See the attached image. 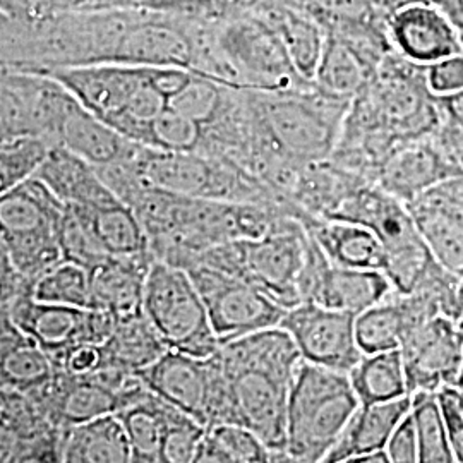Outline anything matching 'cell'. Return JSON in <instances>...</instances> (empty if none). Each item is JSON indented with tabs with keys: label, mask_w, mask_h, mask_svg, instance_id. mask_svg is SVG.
Instances as JSON below:
<instances>
[{
	"label": "cell",
	"mask_w": 463,
	"mask_h": 463,
	"mask_svg": "<svg viewBox=\"0 0 463 463\" xmlns=\"http://www.w3.org/2000/svg\"><path fill=\"white\" fill-rule=\"evenodd\" d=\"M185 271L198 287L222 345L254 331L280 326L288 311L254 285L212 266L194 263Z\"/></svg>",
	"instance_id": "8fae6325"
},
{
	"label": "cell",
	"mask_w": 463,
	"mask_h": 463,
	"mask_svg": "<svg viewBox=\"0 0 463 463\" xmlns=\"http://www.w3.org/2000/svg\"><path fill=\"white\" fill-rule=\"evenodd\" d=\"M34 177L47 184L66 206H99L118 199L97 166L64 146H52Z\"/></svg>",
	"instance_id": "484cf974"
},
{
	"label": "cell",
	"mask_w": 463,
	"mask_h": 463,
	"mask_svg": "<svg viewBox=\"0 0 463 463\" xmlns=\"http://www.w3.org/2000/svg\"><path fill=\"white\" fill-rule=\"evenodd\" d=\"M411 414L414 417L415 430L419 436V462L455 463L438 393H414Z\"/></svg>",
	"instance_id": "d590c367"
},
{
	"label": "cell",
	"mask_w": 463,
	"mask_h": 463,
	"mask_svg": "<svg viewBox=\"0 0 463 463\" xmlns=\"http://www.w3.org/2000/svg\"><path fill=\"white\" fill-rule=\"evenodd\" d=\"M304 227L333 265L361 269L388 268V254L380 237L361 223L309 218Z\"/></svg>",
	"instance_id": "cb8c5ba5"
},
{
	"label": "cell",
	"mask_w": 463,
	"mask_h": 463,
	"mask_svg": "<svg viewBox=\"0 0 463 463\" xmlns=\"http://www.w3.org/2000/svg\"><path fill=\"white\" fill-rule=\"evenodd\" d=\"M438 103L441 107L443 117L463 129V90L447 95H438Z\"/></svg>",
	"instance_id": "7dc6e473"
},
{
	"label": "cell",
	"mask_w": 463,
	"mask_h": 463,
	"mask_svg": "<svg viewBox=\"0 0 463 463\" xmlns=\"http://www.w3.org/2000/svg\"><path fill=\"white\" fill-rule=\"evenodd\" d=\"M402 357L411 395L438 393L457 386L463 369V340L455 321L438 316L411 331L403 340Z\"/></svg>",
	"instance_id": "9a60e30c"
},
{
	"label": "cell",
	"mask_w": 463,
	"mask_h": 463,
	"mask_svg": "<svg viewBox=\"0 0 463 463\" xmlns=\"http://www.w3.org/2000/svg\"><path fill=\"white\" fill-rule=\"evenodd\" d=\"M61 244L64 252V261L84 266L90 271L110 258L97 242L93 233L81 222V218L71 208H67L62 222Z\"/></svg>",
	"instance_id": "b9f144b4"
},
{
	"label": "cell",
	"mask_w": 463,
	"mask_h": 463,
	"mask_svg": "<svg viewBox=\"0 0 463 463\" xmlns=\"http://www.w3.org/2000/svg\"><path fill=\"white\" fill-rule=\"evenodd\" d=\"M99 364H101V352L99 345H80L69 352L64 364L59 369H64L69 374H74V376H84V374L95 373Z\"/></svg>",
	"instance_id": "bcb514c9"
},
{
	"label": "cell",
	"mask_w": 463,
	"mask_h": 463,
	"mask_svg": "<svg viewBox=\"0 0 463 463\" xmlns=\"http://www.w3.org/2000/svg\"><path fill=\"white\" fill-rule=\"evenodd\" d=\"M254 101L269 141L298 164L330 160L352 103L316 84L292 91L254 90Z\"/></svg>",
	"instance_id": "277c9868"
},
{
	"label": "cell",
	"mask_w": 463,
	"mask_h": 463,
	"mask_svg": "<svg viewBox=\"0 0 463 463\" xmlns=\"http://www.w3.org/2000/svg\"><path fill=\"white\" fill-rule=\"evenodd\" d=\"M411 409L412 395L383 403H361L325 463H347L354 457L386 449L398 422Z\"/></svg>",
	"instance_id": "d4e9b609"
},
{
	"label": "cell",
	"mask_w": 463,
	"mask_h": 463,
	"mask_svg": "<svg viewBox=\"0 0 463 463\" xmlns=\"http://www.w3.org/2000/svg\"><path fill=\"white\" fill-rule=\"evenodd\" d=\"M457 326H458V331H460V335H462V340H463V313L462 316H460V319L457 321Z\"/></svg>",
	"instance_id": "f5cc1de1"
},
{
	"label": "cell",
	"mask_w": 463,
	"mask_h": 463,
	"mask_svg": "<svg viewBox=\"0 0 463 463\" xmlns=\"http://www.w3.org/2000/svg\"><path fill=\"white\" fill-rule=\"evenodd\" d=\"M347 463H392L390 462V457L386 453V449H381V451H373V453H365V455H359V457H354L352 460H348Z\"/></svg>",
	"instance_id": "681fc988"
},
{
	"label": "cell",
	"mask_w": 463,
	"mask_h": 463,
	"mask_svg": "<svg viewBox=\"0 0 463 463\" xmlns=\"http://www.w3.org/2000/svg\"><path fill=\"white\" fill-rule=\"evenodd\" d=\"M386 453L392 463L419 462V436L411 412L398 422L386 445Z\"/></svg>",
	"instance_id": "ee69618b"
},
{
	"label": "cell",
	"mask_w": 463,
	"mask_h": 463,
	"mask_svg": "<svg viewBox=\"0 0 463 463\" xmlns=\"http://www.w3.org/2000/svg\"><path fill=\"white\" fill-rule=\"evenodd\" d=\"M215 49L222 80L231 88L292 91L315 84L300 76L279 36L248 5L218 24Z\"/></svg>",
	"instance_id": "5b68a950"
},
{
	"label": "cell",
	"mask_w": 463,
	"mask_h": 463,
	"mask_svg": "<svg viewBox=\"0 0 463 463\" xmlns=\"http://www.w3.org/2000/svg\"><path fill=\"white\" fill-rule=\"evenodd\" d=\"M143 311L170 350L208 359L222 347L198 287L179 266L158 260L151 263Z\"/></svg>",
	"instance_id": "ba28073f"
},
{
	"label": "cell",
	"mask_w": 463,
	"mask_h": 463,
	"mask_svg": "<svg viewBox=\"0 0 463 463\" xmlns=\"http://www.w3.org/2000/svg\"><path fill=\"white\" fill-rule=\"evenodd\" d=\"M229 88L231 86L196 74L181 93L168 101V107L206 128L220 114Z\"/></svg>",
	"instance_id": "ab89813d"
},
{
	"label": "cell",
	"mask_w": 463,
	"mask_h": 463,
	"mask_svg": "<svg viewBox=\"0 0 463 463\" xmlns=\"http://www.w3.org/2000/svg\"><path fill=\"white\" fill-rule=\"evenodd\" d=\"M250 7L275 32L300 76L315 83L326 33L315 19L287 0H256Z\"/></svg>",
	"instance_id": "44dd1931"
},
{
	"label": "cell",
	"mask_w": 463,
	"mask_h": 463,
	"mask_svg": "<svg viewBox=\"0 0 463 463\" xmlns=\"http://www.w3.org/2000/svg\"><path fill=\"white\" fill-rule=\"evenodd\" d=\"M388 34L395 52L420 66H432L463 52L462 34L426 0L403 4L388 14Z\"/></svg>",
	"instance_id": "e0dca14e"
},
{
	"label": "cell",
	"mask_w": 463,
	"mask_h": 463,
	"mask_svg": "<svg viewBox=\"0 0 463 463\" xmlns=\"http://www.w3.org/2000/svg\"><path fill=\"white\" fill-rule=\"evenodd\" d=\"M59 462H133L131 441L118 415H101L61 430Z\"/></svg>",
	"instance_id": "4316f807"
},
{
	"label": "cell",
	"mask_w": 463,
	"mask_h": 463,
	"mask_svg": "<svg viewBox=\"0 0 463 463\" xmlns=\"http://www.w3.org/2000/svg\"><path fill=\"white\" fill-rule=\"evenodd\" d=\"M204 432L201 422L166 402L160 463L194 462Z\"/></svg>",
	"instance_id": "f35d334b"
},
{
	"label": "cell",
	"mask_w": 463,
	"mask_h": 463,
	"mask_svg": "<svg viewBox=\"0 0 463 463\" xmlns=\"http://www.w3.org/2000/svg\"><path fill=\"white\" fill-rule=\"evenodd\" d=\"M166 350L165 344L143 311L141 315L117 319L112 336L99 347V367H112L136 374L153 364Z\"/></svg>",
	"instance_id": "4dcf8cb0"
},
{
	"label": "cell",
	"mask_w": 463,
	"mask_h": 463,
	"mask_svg": "<svg viewBox=\"0 0 463 463\" xmlns=\"http://www.w3.org/2000/svg\"><path fill=\"white\" fill-rule=\"evenodd\" d=\"M330 220L361 223L380 237L388 254L386 273L400 296L411 294L434 261L407 204L378 184L365 181L354 189Z\"/></svg>",
	"instance_id": "52a82bcc"
},
{
	"label": "cell",
	"mask_w": 463,
	"mask_h": 463,
	"mask_svg": "<svg viewBox=\"0 0 463 463\" xmlns=\"http://www.w3.org/2000/svg\"><path fill=\"white\" fill-rule=\"evenodd\" d=\"M458 175H462L460 170L451 164L430 134L398 146L381 165L374 184L407 204L430 187Z\"/></svg>",
	"instance_id": "d6986e66"
},
{
	"label": "cell",
	"mask_w": 463,
	"mask_h": 463,
	"mask_svg": "<svg viewBox=\"0 0 463 463\" xmlns=\"http://www.w3.org/2000/svg\"><path fill=\"white\" fill-rule=\"evenodd\" d=\"M57 365L33 338L2 316L0 380L2 388L19 393L43 392L55 378Z\"/></svg>",
	"instance_id": "83f0119b"
},
{
	"label": "cell",
	"mask_w": 463,
	"mask_h": 463,
	"mask_svg": "<svg viewBox=\"0 0 463 463\" xmlns=\"http://www.w3.org/2000/svg\"><path fill=\"white\" fill-rule=\"evenodd\" d=\"M67 206L47 184L32 177L2 193L0 229L2 235H32L61 232Z\"/></svg>",
	"instance_id": "603a6c76"
},
{
	"label": "cell",
	"mask_w": 463,
	"mask_h": 463,
	"mask_svg": "<svg viewBox=\"0 0 463 463\" xmlns=\"http://www.w3.org/2000/svg\"><path fill=\"white\" fill-rule=\"evenodd\" d=\"M203 134L201 124L166 107L151 126L148 146L164 151H198Z\"/></svg>",
	"instance_id": "60d3db41"
},
{
	"label": "cell",
	"mask_w": 463,
	"mask_h": 463,
	"mask_svg": "<svg viewBox=\"0 0 463 463\" xmlns=\"http://www.w3.org/2000/svg\"><path fill=\"white\" fill-rule=\"evenodd\" d=\"M309 232L304 223L258 241H229L198 254L191 265L212 266L248 281L285 309L300 304L298 275L306 261ZM189 265V266H191Z\"/></svg>",
	"instance_id": "8992f818"
},
{
	"label": "cell",
	"mask_w": 463,
	"mask_h": 463,
	"mask_svg": "<svg viewBox=\"0 0 463 463\" xmlns=\"http://www.w3.org/2000/svg\"><path fill=\"white\" fill-rule=\"evenodd\" d=\"M430 90L436 95H447L463 90V52L428 67Z\"/></svg>",
	"instance_id": "f6af8a7d"
},
{
	"label": "cell",
	"mask_w": 463,
	"mask_h": 463,
	"mask_svg": "<svg viewBox=\"0 0 463 463\" xmlns=\"http://www.w3.org/2000/svg\"><path fill=\"white\" fill-rule=\"evenodd\" d=\"M218 357L231 386L232 422L256 432L271 449V462L287 453L288 397L302 355L290 333L266 328L223 344Z\"/></svg>",
	"instance_id": "7a4b0ae2"
},
{
	"label": "cell",
	"mask_w": 463,
	"mask_h": 463,
	"mask_svg": "<svg viewBox=\"0 0 463 463\" xmlns=\"http://www.w3.org/2000/svg\"><path fill=\"white\" fill-rule=\"evenodd\" d=\"M136 376L156 397L191 415L204 428L232 422L231 386L218 352L208 359H198L168 348Z\"/></svg>",
	"instance_id": "9c48e42d"
},
{
	"label": "cell",
	"mask_w": 463,
	"mask_h": 463,
	"mask_svg": "<svg viewBox=\"0 0 463 463\" xmlns=\"http://www.w3.org/2000/svg\"><path fill=\"white\" fill-rule=\"evenodd\" d=\"M407 208L434 260L463 275V175L430 187Z\"/></svg>",
	"instance_id": "ac0fdd59"
},
{
	"label": "cell",
	"mask_w": 463,
	"mask_h": 463,
	"mask_svg": "<svg viewBox=\"0 0 463 463\" xmlns=\"http://www.w3.org/2000/svg\"><path fill=\"white\" fill-rule=\"evenodd\" d=\"M280 326L307 363L350 373L364 355L355 338V316L350 313L300 302L287 311Z\"/></svg>",
	"instance_id": "5bb4252c"
},
{
	"label": "cell",
	"mask_w": 463,
	"mask_h": 463,
	"mask_svg": "<svg viewBox=\"0 0 463 463\" xmlns=\"http://www.w3.org/2000/svg\"><path fill=\"white\" fill-rule=\"evenodd\" d=\"M411 331L400 294L355 316V338L363 354L398 350Z\"/></svg>",
	"instance_id": "d6a6232c"
},
{
	"label": "cell",
	"mask_w": 463,
	"mask_h": 463,
	"mask_svg": "<svg viewBox=\"0 0 463 463\" xmlns=\"http://www.w3.org/2000/svg\"><path fill=\"white\" fill-rule=\"evenodd\" d=\"M443 122L428 66L392 52L352 99L331 160L374 183L386 158L402 145L428 137Z\"/></svg>",
	"instance_id": "6da1fadb"
},
{
	"label": "cell",
	"mask_w": 463,
	"mask_h": 463,
	"mask_svg": "<svg viewBox=\"0 0 463 463\" xmlns=\"http://www.w3.org/2000/svg\"><path fill=\"white\" fill-rule=\"evenodd\" d=\"M359 405L348 373L302 359L288 397L287 453L290 460L325 462Z\"/></svg>",
	"instance_id": "3957f363"
},
{
	"label": "cell",
	"mask_w": 463,
	"mask_h": 463,
	"mask_svg": "<svg viewBox=\"0 0 463 463\" xmlns=\"http://www.w3.org/2000/svg\"><path fill=\"white\" fill-rule=\"evenodd\" d=\"M373 72L347 45L326 36L315 76V84L321 91L338 99H354L364 90Z\"/></svg>",
	"instance_id": "e575fe53"
},
{
	"label": "cell",
	"mask_w": 463,
	"mask_h": 463,
	"mask_svg": "<svg viewBox=\"0 0 463 463\" xmlns=\"http://www.w3.org/2000/svg\"><path fill=\"white\" fill-rule=\"evenodd\" d=\"M40 400L50 422L59 428L83 424L122 409V392L107 384L97 373L74 376L57 367L55 378L43 392L30 393Z\"/></svg>",
	"instance_id": "ffe728a7"
},
{
	"label": "cell",
	"mask_w": 463,
	"mask_h": 463,
	"mask_svg": "<svg viewBox=\"0 0 463 463\" xmlns=\"http://www.w3.org/2000/svg\"><path fill=\"white\" fill-rule=\"evenodd\" d=\"M348 376L361 403H383L411 395L400 348L364 354Z\"/></svg>",
	"instance_id": "1f68e13d"
},
{
	"label": "cell",
	"mask_w": 463,
	"mask_h": 463,
	"mask_svg": "<svg viewBox=\"0 0 463 463\" xmlns=\"http://www.w3.org/2000/svg\"><path fill=\"white\" fill-rule=\"evenodd\" d=\"M52 145L36 136L2 139L0 145V194L34 177L49 156Z\"/></svg>",
	"instance_id": "74e56055"
},
{
	"label": "cell",
	"mask_w": 463,
	"mask_h": 463,
	"mask_svg": "<svg viewBox=\"0 0 463 463\" xmlns=\"http://www.w3.org/2000/svg\"><path fill=\"white\" fill-rule=\"evenodd\" d=\"M33 298L50 304L91 309V271L71 261H61L34 280Z\"/></svg>",
	"instance_id": "8d00e7d4"
},
{
	"label": "cell",
	"mask_w": 463,
	"mask_h": 463,
	"mask_svg": "<svg viewBox=\"0 0 463 463\" xmlns=\"http://www.w3.org/2000/svg\"><path fill=\"white\" fill-rule=\"evenodd\" d=\"M153 254L133 258L110 256L91 269V309H101L117 319L143 313L145 283Z\"/></svg>",
	"instance_id": "7402d4cb"
},
{
	"label": "cell",
	"mask_w": 463,
	"mask_h": 463,
	"mask_svg": "<svg viewBox=\"0 0 463 463\" xmlns=\"http://www.w3.org/2000/svg\"><path fill=\"white\" fill-rule=\"evenodd\" d=\"M457 395H458V402H460L463 411V386H457Z\"/></svg>",
	"instance_id": "816d5d0a"
},
{
	"label": "cell",
	"mask_w": 463,
	"mask_h": 463,
	"mask_svg": "<svg viewBox=\"0 0 463 463\" xmlns=\"http://www.w3.org/2000/svg\"><path fill=\"white\" fill-rule=\"evenodd\" d=\"M298 287L300 302L354 316L397 294L386 271L333 265L311 235Z\"/></svg>",
	"instance_id": "4fadbf2b"
},
{
	"label": "cell",
	"mask_w": 463,
	"mask_h": 463,
	"mask_svg": "<svg viewBox=\"0 0 463 463\" xmlns=\"http://www.w3.org/2000/svg\"><path fill=\"white\" fill-rule=\"evenodd\" d=\"M438 7L453 23L463 38V0H426Z\"/></svg>",
	"instance_id": "c3c4849f"
},
{
	"label": "cell",
	"mask_w": 463,
	"mask_h": 463,
	"mask_svg": "<svg viewBox=\"0 0 463 463\" xmlns=\"http://www.w3.org/2000/svg\"><path fill=\"white\" fill-rule=\"evenodd\" d=\"M81 218L109 256L133 258L149 252L148 235L133 208L120 199L99 206H67Z\"/></svg>",
	"instance_id": "f1b7e54d"
},
{
	"label": "cell",
	"mask_w": 463,
	"mask_h": 463,
	"mask_svg": "<svg viewBox=\"0 0 463 463\" xmlns=\"http://www.w3.org/2000/svg\"><path fill=\"white\" fill-rule=\"evenodd\" d=\"M2 139L36 136L59 145V136L78 99L49 74L2 67Z\"/></svg>",
	"instance_id": "30bf717a"
},
{
	"label": "cell",
	"mask_w": 463,
	"mask_h": 463,
	"mask_svg": "<svg viewBox=\"0 0 463 463\" xmlns=\"http://www.w3.org/2000/svg\"><path fill=\"white\" fill-rule=\"evenodd\" d=\"M81 101L91 114L116 128L128 114L136 93L146 84L149 66L93 64L45 71Z\"/></svg>",
	"instance_id": "2e32d148"
},
{
	"label": "cell",
	"mask_w": 463,
	"mask_h": 463,
	"mask_svg": "<svg viewBox=\"0 0 463 463\" xmlns=\"http://www.w3.org/2000/svg\"><path fill=\"white\" fill-rule=\"evenodd\" d=\"M2 316L43 348L53 364H64L71 350L101 345L110 331L109 317L99 309H84L19 296L2 304Z\"/></svg>",
	"instance_id": "7c38bea8"
},
{
	"label": "cell",
	"mask_w": 463,
	"mask_h": 463,
	"mask_svg": "<svg viewBox=\"0 0 463 463\" xmlns=\"http://www.w3.org/2000/svg\"><path fill=\"white\" fill-rule=\"evenodd\" d=\"M271 449L252 430L233 424H215L206 428L199 445L196 463H263L271 462Z\"/></svg>",
	"instance_id": "836d02e7"
},
{
	"label": "cell",
	"mask_w": 463,
	"mask_h": 463,
	"mask_svg": "<svg viewBox=\"0 0 463 463\" xmlns=\"http://www.w3.org/2000/svg\"><path fill=\"white\" fill-rule=\"evenodd\" d=\"M380 9H383L386 14L393 13L398 7H402L403 4H409V2H414V0H373Z\"/></svg>",
	"instance_id": "f907efd6"
},
{
	"label": "cell",
	"mask_w": 463,
	"mask_h": 463,
	"mask_svg": "<svg viewBox=\"0 0 463 463\" xmlns=\"http://www.w3.org/2000/svg\"><path fill=\"white\" fill-rule=\"evenodd\" d=\"M133 143L91 114L78 99L62 126L57 146L71 149L91 165L105 166L124 158Z\"/></svg>",
	"instance_id": "f546056e"
},
{
	"label": "cell",
	"mask_w": 463,
	"mask_h": 463,
	"mask_svg": "<svg viewBox=\"0 0 463 463\" xmlns=\"http://www.w3.org/2000/svg\"><path fill=\"white\" fill-rule=\"evenodd\" d=\"M438 400L447 422L448 438L455 462L463 463V411L457 386H445L438 392Z\"/></svg>",
	"instance_id": "7bdbcfd3"
}]
</instances>
